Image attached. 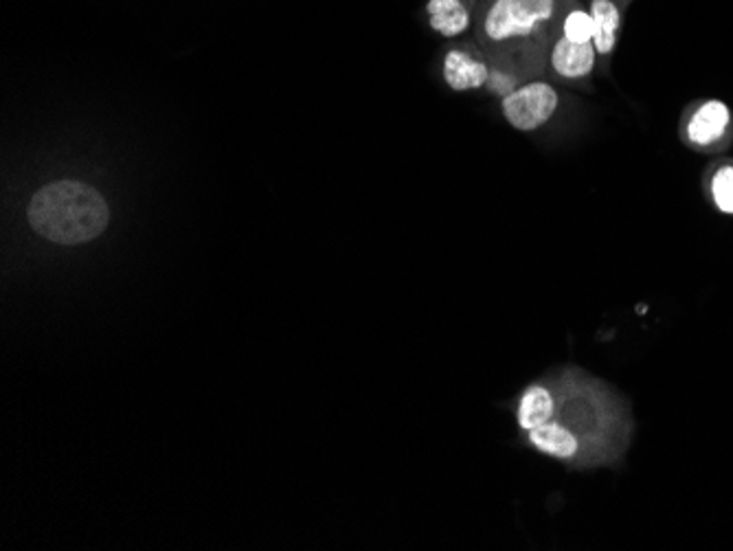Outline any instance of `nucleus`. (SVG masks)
<instances>
[{"label": "nucleus", "mask_w": 733, "mask_h": 551, "mask_svg": "<svg viewBox=\"0 0 733 551\" xmlns=\"http://www.w3.org/2000/svg\"><path fill=\"white\" fill-rule=\"evenodd\" d=\"M569 10V0H492L481 18V38L505 53H523L544 62L563 36Z\"/></svg>", "instance_id": "obj_1"}, {"label": "nucleus", "mask_w": 733, "mask_h": 551, "mask_svg": "<svg viewBox=\"0 0 733 551\" xmlns=\"http://www.w3.org/2000/svg\"><path fill=\"white\" fill-rule=\"evenodd\" d=\"M111 212L104 196L79 180H57L42 188L29 205L31 227L57 244H83L102 235Z\"/></svg>", "instance_id": "obj_2"}, {"label": "nucleus", "mask_w": 733, "mask_h": 551, "mask_svg": "<svg viewBox=\"0 0 733 551\" xmlns=\"http://www.w3.org/2000/svg\"><path fill=\"white\" fill-rule=\"evenodd\" d=\"M561 106L558 90L546 81H529L503 98V115L512 128L531 132L544 126Z\"/></svg>", "instance_id": "obj_3"}, {"label": "nucleus", "mask_w": 733, "mask_h": 551, "mask_svg": "<svg viewBox=\"0 0 733 551\" xmlns=\"http://www.w3.org/2000/svg\"><path fill=\"white\" fill-rule=\"evenodd\" d=\"M685 141L696 150H718L731 139V113L722 102H705L696 106L683 128Z\"/></svg>", "instance_id": "obj_4"}, {"label": "nucleus", "mask_w": 733, "mask_h": 551, "mask_svg": "<svg viewBox=\"0 0 733 551\" xmlns=\"http://www.w3.org/2000/svg\"><path fill=\"white\" fill-rule=\"evenodd\" d=\"M597 62V51L593 42H574L565 36H561L552 53H549V64H552L554 73L565 79H582L587 77Z\"/></svg>", "instance_id": "obj_5"}, {"label": "nucleus", "mask_w": 733, "mask_h": 551, "mask_svg": "<svg viewBox=\"0 0 733 551\" xmlns=\"http://www.w3.org/2000/svg\"><path fill=\"white\" fill-rule=\"evenodd\" d=\"M556 383H536L527 387L516 407V422L520 431H531L554 418Z\"/></svg>", "instance_id": "obj_6"}, {"label": "nucleus", "mask_w": 733, "mask_h": 551, "mask_svg": "<svg viewBox=\"0 0 733 551\" xmlns=\"http://www.w3.org/2000/svg\"><path fill=\"white\" fill-rule=\"evenodd\" d=\"M490 68L488 64H484L481 60L473 57L466 51H448L446 60H443V79L452 90H473V88H481L488 84L490 79Z\"/></svg>", "instance_id": "obj_7"}, {"label": "nucleus", "mask_w": 733, "mask_h": 551, "mask_svg": "<svg viewBox=\"0 0 733 551\" xmlns=\"http://www.w3.org/2000/svg\"><path fill=\"white\" fill-rule=\"evenodd\" d=\"M589 14L593 18V47L597 55H610L621 25L619 8L615 5V0H591Z\"/></svg>", "instance_id": "obj_8"}, {"label": "nucleus", "mask_w": 733, "mask_h": 551, "mask_svg": "<svg viewBox=\"0 0 733 551\" xmlns=\"http://www.w3.org/2000/svg\"><path fill=\"white\" fill-rule=\"evenodd\" d=\"M430 27L446 38L460 36L471 25V14L462 0H428Z\"/></svg>", "instance_id": "obj_9"}, {"label": "nucleus", "mask_w": 733, "mask_h": 551, "mask_svg": "<svg viewBox=\"0 0 733 551\" xmlns=\"http://www.w3.org/2000/svg\"><path fill=\"white\" fill-rule=\"evenodd\" d=\"M709 194L713 205L722 212L733 216V165H720L709 180Z\"/></svg>", "instance_id": "obj_10"}, {"label": "nucleus", "mask_w": 733, "mask_h": 551, "mask_svg": "<svg viewBox=\"0 0 733 551\" xmlns=\"http://www.w3.org/2000/svg\"><path fill=\"white\" fill-rule=\"evenodd\" d=\"M563 36L574 42H593V18L580 8H571L563 21Z\"/></svg>", "instance_id": "obj_11"}, {"label": "nucleus", "mask_w": 733, "mask_h": 551, "mask_svg": "<svg viewBox=\"0 0 733 551\" xmlns=\"http://www.w3.org/2000/svg\"><path fill=\"white\" fill-rule=\"evenodd\" d=\"M488 86L492 88V93H499V95H510L512 90H514V77H507L505 73H499V71H492L490 73V79H488Z\"/></svg>", "instance_id": "obj_12"}]
</instances>
